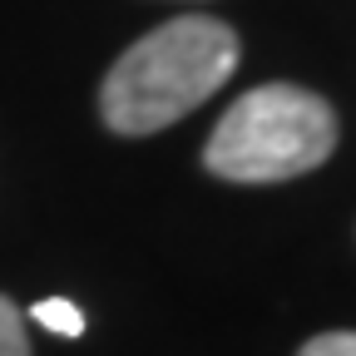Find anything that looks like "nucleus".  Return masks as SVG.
Listing matches in <instances>:
<instances>
[{"instance_id": "4", "label": "nucleus", "mask_w": 356, "mask_h": 356, "mask_svg": "<svg viewBox=\"0 0 356 356\" xmlns=\"http://www.w3.org/2000/svg\"><path fill=\"white\" fill-rule=\"evenodd\" d=\"M0 356H30V337H25V317L10 297H0Z\"/></svg>"}, {"instance_id": "1", "label": "nucleus", "mask_w": 356, "mask_h": 356, "mask_svg": "<svg viewBox=\"0 0 356 356\" xmlns=\"http://www.w3.org/2000/svg\"><path fill=\"white\" fill-rule=\"evenodd\" d=\"M243 44L228 20L178 15L134 40L99 84V114L114 134H159L208 104L238 70Z\"/></svg>"}, {"instance_id": "3", "label": "nucleus", "mask_w": 356, "mask_h": 356, "mask_svg": "<svg viewBox=\"0 0 356 356\" xmlns=\"http://www.w3.org/2000/svg\"><path fill=\"white\" fill-rule=\"evenodd\" d=\"M35 322L50 327V332H60V337H79V332H84L79 307L65 302V297H44V302H35Z\"/></svg>"}, {"instance_id": "5", "label": "nucleus", "mask_w": 356, "mask_h": 356, "mask_svg": "<svg viewBox=\"0 0 356 356\" xmlns=\"http://www.w3.org/2000/svg\"><path fill=\"white\" fill-rule=\"evenodd\" d=\"M297 356H356V332H322V337H312Z\"/></svg>"}, {"instance_id": "2", "label": "nucleus", "mask_w": 356, "mask_h": 356, "mask_svg": "<svg viewBox=\"0 0 356 356\" xmlns=\"http://www.w3.org/2000/svg\"><path fill=\"white\" fill-rule=\"evenodd\" d=\"M337 149V114L302 84H257L208 134L203 163L228 184H287Z\"/></svg>"}]
</instances>
